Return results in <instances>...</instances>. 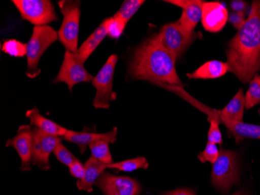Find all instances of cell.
Segmentation results:
<instances>
[{"instance_id": "6da1fadb", "label": "cell", "mask_w": 260, "mask_h": 195, "mask_svg": "<svg viewBox=\"0 0 260 195\" xmlns=\"http://www.w3.org/2000/svg\"><path fill=\"white\" fill-rule=\"evenodd\" d=\"M229 72L246 83L260 69V0L252 2L249 17L229 44Z\"/></svg>"}, {"instance_id": "7a4b0ae2", "label": "cell", "mask_w": 260, "mask_h": 195, "mask_svg": "<svg viewBox=\"0 0 260 195\" xmlns=\"http://www.w3.org/2000/svg\"><path fill=\"white\" fill-rule=\"evenodd\" d=\"M175 60L160 43L158 34H154L136 50L130 64V75L137 80L182 87L183 83L175 69Z\"/></svg>"}, {"instance_id": "3957f363", "label": "cell", "mask_w": 260, "mask_h": 195, "mask_svg": "<svg viewBox=\"0 0 260 195\" xmlns=\"http://www.w3.org/2000/svg\"><path fill=\"white\" fill-rule=\"evenodd\" d=\"M58 39V32L49 25L35 26L27 44V70L29 78H35L40 74L39 61L44 52Z\"/></svg>"}, {"instance_id": "277c9868", "label": "cell", "mask_w": 260, "mask_h": 195, "mask_svg": "<svg viewBox=\"0 0 260 195\" xmlns=\"http://www.w3.org/2000/svg\"><path fill=\"white\" fill-rule=\"evenodd\" d=\"M63 15L62 25L58 31V40L67 50L78 51V35L80 29V1L62 0L58 3Z\"/></svg>"}, {"instance_id": "5b68a950", "label": "cell", "mask_w": 260, "mask_h": 195, "mask_svg": "<svg viewBox=\"0 0 260 195\" xmlns=\"http://www.w3.org/2000/svg\"><path fill=\"white\" fill-rule=\"evenodd\" d=\"M212 184L217 190L227 193L231 187L239 183L237 156L232 151L220 150L218 158L213 164Z\"/></svg>"}, {"instance_id": "8992f818", "label": "cell", "mask_w": 260, "mask_h": 195, "mask_svg": "<svg viewBox=\"0 0 260 195\" xmlns=\"http://www.w3.org/2000/svg\"><path fill=\"white\" fill-rule=\"evenodd\" d=\"M118 62V55H110L105 65L93 77L92 85L97 89L93 105L96 108H109L110 102L115 100L116 95L114 93L113 79L115 66Z\"/></svg>"}, {"instance_id": "52a82bcc", "label": "cell", "mask_w": 260, "mask_h": 195, "mask_svg": "<svg viewBox=\"0 0 260 195\" xmlns=\"http://www.w3.org/2000/svg\"><path fill=\"white\" fill-rule=\"evenodd\" d=\"M23 20L35 26H45L58 20L55 7L49 0H13Z\"/></svg>"}, {"instance_id": "ba28073f", "label": "cell", "mask_w": 260, "mask_h": 195, "mask_svg": "<svg viewBox=\"0 0 260 195\" xmlns=\"http://www.w3.org/2000/svg\"><path fill=\"white\" fill-rule=\"evenodd\" d=\"M158 37L160 43L177 60L197 39V34L190 35L182 29L179 22L167 23L160 27Z\"/></svg>"}, {"instance_id": "9c48e42d", "label": "cell", "mask_w": 260, "mask_h": 195, "mask_svg": "<svg viewBox=\"0 0 260 195\" xmlns=\"http://www.w3.org/2000/svg\"><path fill=\"white\" fill-rule=\"evenodd\" d=\"M33 138L32 165H37L43 171H47L50 169L49 157L62 142V139L58 136L45 133L37 127L33 128Z\"/></svg>"}, {"instance_id": "30bf717a", "label": "cell", "mask_w": 260, "mask_h": 195, "mask_svg": "<svg viewBox=\"0 0 260 195\" xmlns=\"http://www.w3.org/2000/svg\"><path fill=\"white\" fill-rule=\"evenodd\" d=\"M93 77L84 68V64L79 62L75 53L66 50L60 70L52 83L63 82L67 83L69 90L72 92L75 85L83 82L93 81Z\"/></svg>"}, {"instance_id": "8fae6325", "label": "cell", "mask_w": 260, "mask_h": 195, "mask_svg": "<svg viewBox=\"0 0 260 195\" xmlns=\"http://www.w3.org/2000/svg\"><path fill=\"white\" fill-rule=\"evenodd\" d=\"M96 185L105 195H140L141 193V187L137 180L109 172L101 176Z\"/></svg>"}, {"instance_id": "7c38bea8", "label": "cell", "mask_w": 260, "mask_h": 195, "mask_svg": "<svg viewBox=\"0 0 260 195\" xmlns=\"http://www.w3.org/2000/svg\"><path fill=\"white\" fill-rule=\"evenodd\" d=\"M33 128L31 125H22L19 127L17 134L13 138L9 139L6 144L7 147L16 149L21 159L20 170L30 171L33 152Z\"/></svg>"}, {"instance_id": "4fadbf2b", "label": "cell", "mask_w": 260, "mask_h": 195, "mask_svg": "<svg viewBox=\"0 0 260 195\" xmlns=\"http://www.w3.org/2000/svg\"><path fill=\"white\" fill-rule=\"evenodd\" d=\"M182 9V14L178 20L181 27L188 35H194V29L202 20L203 5L201 0H168L165 1Z\"/></svg>"}, {"instance_id": "5bb4252c", "label": "cell", "mask_w": 260, "mask_h": 195, "mask_svg": "<svg viewBox=\"0 0 260 195\" xmlns=\"http://www.w3.org/2000/svg\"><path fill=\"white\" fill-rule=\"evenodd\" d=\"M229 14L223 4L218 2L204 3L203 5V26L207 32H220L229 20Z\"/></svg>"}, {"instance_id": "9a60e30c", "label": "cell", "mask_w": 260, "mask_h": 195, "mask_svg": "<svg viewBox=\"0 0 260 195\" xmlns=\"http://www.w3.org/2000/svg\"><path fill=\"white\" fill-rule=\"evenodd\" d=\"M118 128L114 127L113 130L107 133H88V132H77L69 130L64 136L66 141L78 145L82 154L85 152L87 145L98 141H106L110 144L115 143L117 141Z\"/></svg>"}, {"instance_id": "2e32d148", "label": "cell", "mask_w": 260, "mask_h": 195, "mask_svg": "<svg viewBox=\"0 0 260 195\" xmlns=\"http://www.w3.org/2000/svg\"><path fill=\"white\" fill-rule=\"evenodd\" d=\"M245 108V99L242 89L232 98L227 105L219 111L220 123L225 124L236 122H243L244 110Z\"/></svg>"}, {"instance_id": "e0dca14e", "label": "cell", "mask_w": 260, "mask_h": 195, "mask_svg": "<svg viewBox=\"0 0 260 195\" xmlns=\"http://www.w3.org/2000/svg\"><path fill=\"white\" fill-rule=\"evenodd\" d=\"M85 172L83 178L78 180L77 183V187L80 190L84 191H93V186L96 184L101 176L105 173L107 165L102 163L100 161L90 156L86 162Z\"/></svg>"}, {"instance_id": "ac0fdd59", "label": "cell", "mask_w": 260, "mask_h": 195, "mask_svg": "<svg viewBox=\"0 0 260 195\" xmlns=\"http://www.w3.org/2000/svg\"><path fill=\"white\" fill-rule=\"evenodd\" d=\"M107 35V25L105 20H104L95 31L89 36L88 39L82 44L81 46L78 48V51L76 52V57L79 62L84 64L89 57L91 55L92 52L95 50L97 47L100 45L101 42Z\"/></svg>"}, {"instance_id": "d6986e66", "label": "cell", "mask_w": 260, "mask_h": 195, "mask_svg": "<svg viewBox=\"0 0 260 195\" xmlns=\"http://www.w3.org/2000/svg\"><path fill=\"white\" fill-rule=\"evenodd\" d=\"M26 117L30 120V125L35 126V127H37L49 134L58 136V137H61V136L64 137L68 131L67 129L61 127L49 119L44 117L37 108H34L30 110L27 111Z\"/></svg>"}, {"instance_id": "ffe728a7", "label": "cell", "mask_w": 260, "mask_h": 195, "mask_svg": "<svg viewBox=\"0 0 260 195\" xmlns=\"http://www.w3.org/2000/svg\"><path fill=\"white\" fill-rule=\"evenodd\" d=\"M229 71L227 62L211 60L203 64L192 74H187L188 79H214L225 75Z\"/></svg>"}, {"instance_id": "44dd1931", "label": "cell", "mask_w": 260, "mask_h": 195, "mask_svg": "<svg viewBox=\"0 0 260 195\" xmlns=\"http://www.w3.org/2000/svg\"><path fill=\"white\" fill-rule=\"evenodd\" d=\"M229 131L235 136L236 142L244 138L260 140V125L245 124L244 122H236L225 124Z\"/></svg>"}, {"instance_id": "7402d4cb", "label": "cell", "mask_w": 260, "mask_h": 195, "mask_svg": "<svg viewBox=\"0 0 260 195\" xmlns=\"http://www.w3.org/2000/svg\"><path fill=\"white\" fill-rule=\"evenodd\" d=\"M109 142L106 141H98L89 145L91 156L100 161L102 163L109 165L113 163L112 154L109 149Z\"/></svg>"}, {"instance_id": "603a6c76", "label": "cell", "mask_w": 260, "mask_h": 195, "mask_svg": "<svg viewBox=\"0 0 260 195\" xmlns=\"http://www.w3.org/2000/svg\"><path fill=\"white\" fill-rule=\"evenodd\" d=\"M108 168L119 170L122 172H134L139 169L147 170L149 167V162L144 157H137L132 159L122 161V162H113L108 165Z\"/></svg>"}, {"instance_id": "cb8c5ba5", "label": "cell", "mask_w": 260, "mask_h": 195, "mask_svg": "<svg viewBox=\"0 0 260 195\" xmlns=\"http://www.w3.org/2000/svg\"><path fill=\"white\" fill-rule=\"evenodd\" d=\"M144 2V0H125L114 16L127 24Z\"/></svg>"}, {"instance_id": "d4e9b609", "label": "cell", "mask_w": 260, "mask_h": 195, "mask_svg": "<svg viewBox=\"0 0 260 195\" xmlns=\"http://www.w3.org/2000/svg\"><path fill=\"white\" fill-rule=\"evenodd\" d=\"M245 99V108L250 109L260 103V75L255 74L251 80L249 90L247 91Z\"/></svg>"}, {"instance_id": "484cf974", "label": "cell", "mask_w": 260, "mask_h": 195, "mask_svg": "<svg viewBox=\"0 0 260 195\" xmlns=\"http://www.w3.org/2000/svg\"><path fill=\"white\" fill-rule=\"evenodd\" d=\"M3 52L13 57H23L27 55V44L16 39L4 41L2 45Z\"/></svg>"}, {"instance_id": "4316f807", "label": "cell", "mask_w": 260, "mask_h": 195, "mask_svg": "<svg viewBox=\"0 0 260 195\" xmlns=\"http://www.w3.org/2000/svg\"><path fill=\"white\" fill-rule=\"evenodd\" d=\"M105 20L107 25L108 35L109 37L114 39H119L123 33L126 24L115 16L105 19Z\"/></svg>"}, {"instance_id": "83f0119b", "label": "cell", "mask_w": 260, "mask_h": 195, "mask_svg": "<svg viewBox=\"0 0 260 195\" xmlns=\"http://www.w3.org/2000/svg\"><path fill=\"white\" fill-rule=\"evenodd\" d=\"M219 153H220V151L217 149V144L208 142L205 149L199 154V160L203 163L209 162L214 164L217 160V158H218Z\"/></svg>"}, {"instance_id": "f1b7e54d", "label": "cell", "mask_w": 260, "mask_h": 195, "mask_svg": "<svg viewBox=\"0 0 260 195\" xmlns=\"http://www.w3.org/2000/svg\"><path fill=\"white\" fill-rule=\"evenodd\" d=\"M53 154L59 162L68 167L78 159L74 154L71 153V152L62 145V142L57 146Z\"/></svg>"}, {"instance_id": "f546056e", "label": "cell", "mask_w": 260, "mask_h": 195, "mask_svg": "<svg viewBox=\"0 0 260 195\" xmlns=\"http://www.w3.org/2000/svg\"><path fill=\"white\" fill-rule=\"evenodd\" d=\"M210 122V128L208 131V142L211 143L222 144V135L219 125H220V118L219 117H210L208 118Z\"/></svg>"}, {"instance_id": "4dcf8cb0", "label": "cell", "mask_w": 260, "mask_h": 195, "mask_svg": "<svg viewBox=\"0 0 260 195\" xmlns=\"http://www.w3.org/2000/svg\"><path fill=\"white\" fill-rule=\"evenodd\" d=\"M229 22L232 23L235 29H239L245 24V15L244 12H232L229 17Z\"/></svg>"}, {"instance_id": "1f68e13d", "label": "cell", "mask_w": 260, "mask_h": 195, "mask_svg": "<svg viewBox=\"0 0 260 195\" xmlns=\"http://www.w3.org/2000/svg\"><path fill=\"white\" fill-rule=\"evenodd\" d=\"M70 170V173L73 177L75 178L80 180L83 178L84 175V172H85V166H84L80 161L77 159L75 162L72 164L69 167Z\"/></svg>"}, {"instance_id": "d6a6232c", "label": "cell", "mask_w": 260, "mask_h": 195, "mask_svg": "<svg viewBox=\"0 0 260 195\" xmlns=\"http://www.w3.org/2000/svg\"><path fill=\"white\" fill-rule=\"evenodd\" d=\"M161 195H196V193L190 189L179 188L172 191L165 192Z\"/></svg>"}, {"instance_id": "836d02e7", "label": "cell", "mask_w": 260, "mask_h": 195, "mask_svg": "<svg viewBox=\"0 0 260 195\" xmlns=\"http://www.w3.org/2000/svg\"><path fill=\"white\" fill-rule=\"evenodd\" d=\"M247 4L242 0H235L231 4V8L234 12H244L246 9Z\"/></svg>"}, {"instance_id": "e575fe53", "label": "cell", "mask_w": 260, "mask_h": 195, "mask_svg": "<svg viewBox=\"0 0 260 195\" xmlns=\"http://www.w3.org/2000/svg\"><path fill=\"white\" fill-rule=\"evenodd\" d=\"M232 195H248V193H245V192L242 191V190H240V191L235 192V193H233Z\"/></svg>"}]
</instances>
